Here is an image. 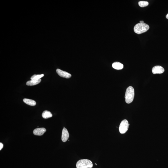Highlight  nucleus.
Instances as JSON below:
<instances>
[{"mask_svg":"<svg viewBox=\"0 0 168 168\" xmlns=\"http://www.w3.org/2000/svg\"><path fill=\"white\" fill-rule=\"evenodd\" d=\"M44 76V75H34L31 77V80H38Z\"/></svg>","mask_w":168,"mask_h":168,"instance_id":"obj_14","label":"nucleus"},{"mask_svg":"<svg viewBox=\"0 0 168 168\" xmlns=\"http://www.w3.org/2000/svg\"><path fill=\"white\" fill-rule=\"evenodd\" d=\"M95 164L96 165H97V164Z\"/></svg>","mask_w":168,"mask_h":168,"instance_id":"obj_18","label":"nucleus"},{"mask_svg":"<svg viewBox=\"0 0 168 168\" xmlns=\"http://www.w3.org/2000/svg\"><path fill=\"white\" fill-rule=\"evenodd\" d=\"M4 147V145L2 143H0V150H1V149H3V148Z\"/></svg>","mask_w":168,"mask_h":168,"instance_id":"obj_15","label":"nucleus"},{"mask_svg":"<svg viewBox=\"0 0 168 168\" xmlns=\"http://www.w3.org/2000/svg\"><path fill=\"white\" fill-rule=\"evenodd\" d=\"M112 66L116 70H120L123 68L124 65L122 64L119 62H115L112 64Z\"/></svg>","mask_w":168,"mask_h":168,"instance_id":"obj_10","label":"nucleus"},{"mask_svg":"<svg viewBox=\"0 0 168 168\" xmlns=\"http://www.w3.org/2000/svg\"><path fill=\"white\" fill-rule=\"evenodd\" d=\"M42 116L43 118L45 119L50 118L52 116L51 112L48 111H44L42 114Z\"/></svg>","mask_w":168,"mask_h":168,"instance_id":"obj_12","label":"nucleus"},{"mask_svg":"<svg viewBox=\"0 0 168 168\" xmlns=\"http://www.w3.org/2000/svg\"><path fill=\"white\" fill-rule=\"evenodd\" d=\"M164 71L165 70L164 68L160 66H154L152 69V73L154 74H162L164 73Z\"/></svg>","mask_w":168,"mask_h":168,"instance_id":"obj_6","label":"nucleus"},{"mask_svg":"<svg viewBox=\"0 0 168 168\" xmlns=\"http://www.w3.org/2000/svg\"><path fill=\"white\" fill-rule=\"evenodd\" d=\"M139 6L141 7H144L148 6L149 3L147 1H140L139 2Z\"/></svg>","mask_w":168,"mask_h":168,"instance_id":"obj_13","label":"nucleus"},{"mask_svg":"<svg viewBox=\"0 0 168 168\" xmlns=\"http://www.w3.org/2000/svg\"><path fill=\"white\" fill-rule=\"evenodd\" d=\"M56 72L60 76L63 78H71V75L70 74L66 72L63 71L59 69H57Z\"/></svg>","mask_w":168,"mask_h":168,"instance_id":"obj_5","label":"nucleus"},{"mask_svg":"<svg viewBox=\"0 0 168 168\" xmlns=\"http://www.w3.org/2000/svg\"><path fill=\"white\" fill-rule=\"evenodd\" d=\"M41 81V79L38 80H31L27 82L26 85L28 86H32L38 85Z\"/></svg>","mask_w":168,"mask_h":168,"instance_id":"obj_9","label":"nucleus"},{"mask_svg":"<svg viewBox=\"0 0 168 168\" xmlns=\"http://www.w3.org/2000/svg\"><path fill=\"white\" fill-rule=\"evenodd\" d=\"M140 23H144V22L143 21H140Z\"/></svg>","mask_w":168,"mask_h":168,"instance_id":"obj_16","label":"nucleus"},{"mask_svg":"<svg viewBox=\"0 0 168 168\" xmlns=\"http://www.w3.org/2000/svg\"><path fill=\"white\" fill-rule=\"evenodd\" d=\"M69 137V134L68 130L66 128H64L62 132L61 138L62 141L63 142H66L68 139Z\"/></svg>","mask_w":168,"mask_h":168,"instance_id":"obj_7","label":"nucleus"},{"mask_svg":"<svg viewBox=\"0 0 168 168\" xmlns=\"http://www.w3.org/2000/svg\"><path fill=\"white\" fill-rule=\"evenodd\" d=\"M46 132V129L44 128H36L33 131V134L35 135L41 136Z\"/></svg>","mask_w":168,"mask_h":168,"instance_id":"obj_8","label":"nucleus"},{"mask_svg":"<svg viewBox=\"0 0 168 168\" xmlns=\"http://www.w3.org/2000/svg\"><path fill=\"white\" fill-rule=\"evenodd\" d=\"M76 166L77 168H91L93 167V164L88 159H81L77 162Z\"/></svg>","mask_w":168,"mask_h":168,"instance_id":"obj_3","label":"nucleus"},{"mask_svg":"<svg viewBox=\"0 0 168 168\" xmlns=\"http://www.w3.org/2000/svg\"><path fill=\"white\" fill-rule=\"evenodd\" d=\"M23 101L25 103L31 106H35L36 104V102L35 101L29 99L24 98Z\"/></svg>","mask_w":168,"mask_h":168,"instance_id":"obj_11","label":"nucleus"},{"mask_svg":"<svg viewBox=\"0 0 168 168\" xmlns=\"http://www.w3.org/2000/svg\"><path fill=\"white\" fill-rule=\"evenodd\" d=\"M134 96V91L133 87L129 86L127 89L125 94L126 103L130 104L133 101Z\"/></svg>","mask_w":168,"mask_h":168,"instance_id":"obj_2","label":"nucleus"},{"mask_svg":"<svg viewBox=\"0 0 168 168\" xmlns=\"http://www.w3.org/2000/svg\"><path fill=\"white\" fill-rule=\"evenodd\" d=\"M166 18H167V19H168V13L167 15H166Z\"/></svg>","mask_w":168,"mask_h":168,"instance_id":"obj_17","label":"nucleus"},{"mask_svg":"<svg viewBox=\"0 0 168 168\" xmlns=\"http://www.w3.org/2000/svg\"><path fill=\"white\" fill-rule=\"evenodd\" d=\"M130 124L128 120H124L121 122L119 127V132L121 134L125 133L128 130L129 126Z\"/></svg>","mask_w":168,"mask_h":168,"instance_id":"obj_4","label":"nucleus"},{"mask_svg":"<svg viewBox=\"0 0 168 168\" xmlns=\"http://www.w3.org/2000/svg\"><path fill=\"white\" fill-rule=\"evenodd\" d=\"M149 26L145 23H138L134 27V31L137 34H141L146 32L149 29Z\"/></svg>","mask_w":168,"mask_h":168,"instance_id":"obj_1","label":"nucleus"}]
</instances>
